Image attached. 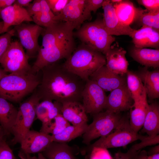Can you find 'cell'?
<instances>
[{"mask_svg": "<svg viewBox=\"0 0 159 159\" xmlns=\"http://www.w3.org/2000/svg\"><path fill=\"white\" fill-rule=\"evenodd\" d=\"M41 71L42 78L35 92L40 100H54L62 103L82 101L86 82L67 70L63 64L53 63Z\"/></svg>", "mask_w": 159, "mask_h": 159, "instance_id": "6da1fadb", "label": "cell"}, {"mask_svg": "<svg viewBox=\"0 0 159 159\" xmlns=\"http://www.w3.org/2000/svg\"><path fill=\"white\" fill-rule=\"evenodd\" d=\"M74 29L68 23L59 21L44 28L42 45L31 67L33 73H38L44 67L71 55L76 49Z\"/></svg>", "mask_w": 159, "mask_h": 159, "instance_id": "7a4b0ae2", "label": "cell"}, {"mask_svg": "<svg viewBox=\"0 0 159 159\" xmlns=\"http://www.w3.org/2000/svg\"><path fill=\"white\" fill-rule=\"evenodd\" d=\"M106 64L105 55L82 43L63 64L67 70L86 82L92 74Z\"/></svg>", "mask_w": 159, "mask_h": 159, "instance_id": "3957f363", "label": "cell"}, {"mask_svg": "<svg viewBox=\"0 0 159 159\" xmlns=\"http://www.w3.org/2000/svg\"><path fill=\"white\" fill-rule=\"evenodd\" d=\"M38 73L7 74L0 79V97L12 102H20L39 84Z\"/></svg>", "mask_w": 159, "mask_h": 159, "instance_id": "277c9868", "label": "cell"}, {"mask_svg": "<svg viewBox=\"0 0 159 159\" xmlns=\"http://www.w3.org/2000/svg\"><path fill=\"white\" fill-rule=\"evenodd\" d=\"M74 37L92 49L105 55L115 39L109 35L104 26L102 18L83 24L75 32Z\"/></svg>", "mask_w": 159, "mask_h": 159, "instance_id": "5b68a950", "label": "cell"}, {"mask_svg": "<svg viewBox=\"0 0 159 159\" xmlns=\"http://www.w3.org/2000/svg\"><path fill=\"white\" fill-rule=\"evenodd\" d=\"M108 135L100 137L91 145V148H107L124 147L136 140L140 141L147 135H140L131 128L128 117L122 116L116 128Z\"/></svg>", "mask_w": 159, "mask_h": 159, "instance_id": "8992f818", "label": "cell"}, {"mask_svg": "<svg viewBox=\"0 0 159 159\" xmlns=\"http://www.w3.org/2000/svg\"><path fill=\"white\" fill-rule=\"evenodd\" d=\"M92 122L88 125L83 135L82 143L89 145L93 140L109 134L117 127L122 116L121 113H115L108 110L93 115Z\"/></svg>", "mask_w": 159, "mask_h": 159, "instance_id": "52a82bcc", "label": "cell"}, {"mask_svg": "<svg viewBox=\"0 0 159 159\" xmlns=\"http://www.w3.org/2000/svg\"><path fill=\"white\" fill-rule=\"evenodd\" d=\"M40 100L35 92L20 106L11 132L14 136L11 140L13 144H20L26 134L30 130L36 116V107Z\"/></svg>", "mask_w": 159, "mask_h": 159, "instance_id": "ba28073f", "label": "cell"}, {"mask_svg": "<svg viewBox=\"0 0 159 159\" xmlns=\"http://www.w3.org/2000/svg\"><path fill=\"white\" fill-rule=\"evenodd\" d=\"M29 59L19 42L16 41L11 42L0 63L6 73L26 74L32 72Z\"/></svg>", "mask_w": 159, "mask_h": 159, "instance_id": "9c48e42d", "label": "cell"}, {"mask_svg": "<svg viewBox=\"0 0 159 159\" xmlns=\"http://www.w3.org/2000/svg\"><path fill=\"white\" fill-rule=\"evenodd\" d=\"M92 18L86 0H69L62 11L55 16L54 20L68 23L77 30L85 21Z\"/></svg>", "mask_w": 159, "mask_h": 159, "instance_id": "30bf717a", "label": "cell"}, {"mask_svg": "<svg viewBox=\"0 0 159 159\" xmlns=\"http://www.w3.org/2000/svg\"><path fill=\"white\" fill-rule=\"evenodd\" d=\"M82 97V104L87 114L93 115L105 109L107 96L94 81L89 79L86 82Z\"/></svg>", "mask_w": 159, "mask_h": 159, "instance_id": "8fae6325", "label": "cell"}, {"mask_svg": "<svg viewBox=\"0 0 159 159\" xmlns=\"http://www.w3.org/2000/svg\"><path fill=\"white\" fill-rule=\"evenodd\" d=\"M20 44L26 50L29 59L37 56L39 51L38 40L44 28L36 24L23 22L14 28Z\"/></svg>", "mask_w": 159, "mask_h": 159, "instance_id": "7c38bea8", "label": "cell"}, {"mask_svg": "<svg viewBox=\"0 0 159 159\" xmlns=\"http://www.w3.org/2000/svg\"><path fill=\"white\" fill-rule=\"evenodd\" d=\"M52 142L51 135L30 130L20 144L19 155L22 159H28L31 154L42 152Z\"/></svg>", "mask_w": 159, "mask_h": 159, "instance_id": "4fadbf2b", "label": "cell"}, {"mask_svg": "<svg viewBox=\"0 0 159 159\" xmlns=\"http://www.w3.org/2000/svg\"><path fill=\"white\" fill-rule=\"evenodd\" d=\"M102 7L103 10L102 21L104 27L110 35H126L132 36L135 29L125 25L119 20L113 4L110 0H105Z\"/></svg>", "mask_w": 159, "mask_h": 159, "instance_id": "5bb4252c", "label": "cell"}, {"mask_svg": "<svg viewBox=\"0 0 159 159\" xmlns=\"http://www.w3.org/2000/svg\"><path fill=\"white\" fill-rule=\"evenodd\" d=\"M134 101L126 84L110 92L107 97L105 109L115 113L129 110L132 108Z\"/></svg>", "mask_w": 159, "mask_h": 159, "instance_id": "9a60e30c", "label": "cell"}, {"mask_svg": "<svg viewBox=\"0 0 159 159\" xmlns=\"http://www.w3.org/2000/svg\"><path fill=\"white\" fill-rule=\"evenodd\" d=\"M105 92L113 90L126 84L124 76L115 74L109 69L106 65L100 68L90 77Z\"/></svg>", "mask_w": 159, "mask_h": 159, "instance_id": "2e32d148", "label": "cell"}, {"mask_svg": "<svg viewBox=\"0 0 159 159\" xmlns=\"http://www.w3.org/2000/svg\"><path fill=\"white\" fill-rule=\"evenodd\" d=\"M0 16L4 23L3 33L7 32L10 27L12 26H16L25 22L33 21L32 18L25 8L14 4L1 11Z\"/></svg>", "mask_w": 159, "mask_h": 159, "instance_id": "e0dca14e", "label": "cell"}, {"mask_svg": "<svg viewBox=\"0 0 159 159\" xmlns=\"http://www.w3.org/2000/svg\"><path fill=\"white\" fill-rule=\"evenodd\" d=\"M126 53L123 48L111 46L105 55L107 67L115 74L124 76L128 70V63L125 57Z\"/></svg>", "mask_w": 159, "mask_h": 159, "instance_id": "ac0fdd59", "label": "cell"}, {"mask_svg": "<svg viewBox=\"0 0 159 159\" xmlns=\"http://www.w3.org/2000/svg\"><path fill=\"white\" fill-rule=\"evenodd\" d=\"M131 37L137 47L159 49V31L153 28L142 26L138 30L135 29Z\"/></svg>", "mask_w": 159, "mask_h": 159, "instance_id": "d6986e66", "label": "cell"}, {"mask_svg": "<svg viewBox=\"0 0 159 159\" xmlns=\"http://www.w3.org/2000/svg\"><path fill=\"white\" fill-rule=\"evenodd\" d=\"M62 115L69 123L77 125L87 123L88 117L82 104L78 101L62 103Z\"/></svg>", "mask_w": 159, "mask_h": 159, "instance_id": "ffe728a7", "label": "cell"}, {"mask_svg": "<svg viewBox=\"0 0 159 159\" xmlns=\"http://www.w3.org/2000/svg\"><path fill=\"white\" fill-rule=\"evenodd\" d=\"M147 67L142 69L136 74L143 83L147 95L152 100L159 97V70L149 71Z\"/></svg>", "mask_w": 159, "mask_h": 159, "instance_id": "44dd1931", "label": "cell"}, {"mask_svg": "<svg viewBox=\"0 0 159 159\" xmlns=\"http://www.w3.org/2000/svg\"><path fill=\"white\" fill-rule=\"evenodd\" d=\"M18 111V109L12 104L0 97V126L6 135L11 134Z\"/></svg>", "mask_w": 159, "mask_h": 159, "instance_id": "7402d4cb", "label": "cell"}, {"mask_svg": "<svg viewBox=\"0 0 159 159\" xmlns=\"http://www.w3.org/2000/svg\"><path fill=\"white\" fill-rule=\"evenodd\" d=\"M130 54L135 60L145 67L155 68L159 67V49L139 48L134 46L131 48Z\"/></svg>", "mask_w": 159, "mask_h": 159, "instance_id": "603a6c76", "label": "cell"}, {"mask_svg": "<svg viewBox=\"0 0 159 159\" xmlns=\"http://www.w3.org/2000/svg\"><path fill=\"white\" fill-rule=\"evenodd\" d=\"M147 96L145 95L140 101L134 103L132 108L134 109L130 110V124L132 129L137 133L142 127L148 110L149 104Z\"/></svg>", "mask_w": 159, "mask_h": 159, "instance_id": "cb8c5ba5", "label": "cell"}, {"mask_svg": "<svg viewBox=\"0 0 159 159\" xmlns=\"http://www.w3.org/2000/svg\"><path fill=\"white\" fill-rule=\"evenodd\" d=\"M62 103L57 101L44 100L37 105L36 115L42 124L46 123L61 114Z\"/></svg>", "mask_w": 159, "mask_h": 159, "instance_id": "d4e9b609", "label": "cell"}, {"mask_svg": "<svg viewBox=\"0 0 159 159\" xmlns=\"http://www.w3.org/2000/svg\"><path fill=\"white\" fill-rule=\"evenodd\" d=\"M42 153L47 159H77L72 148L66 143L53 141Z\"/></svg>", "mask_w": 159, "mask_h": 159, "instance_id": "484cf974", "label": "cell"}, {"mask_svg": "<svg viewBox=\"0 0 159 159\" xmlns=\"http://www.w3.org/2000/svg\"><path fill=\"white\" fill-rule=\"evenodd\" d=\"M142 132L149 136H155L159 133V105L156 102L149 105Z\"/></svg>", "mask_w": 159, "mask_h": 159, "instance_id": "4316f807", "label": "cell"}, {"mask_svg": "<svg viewBox=\"0 0 159 159\" xmlns=\"http://www.w3.org/2000/svg\"><path fill=\"white\" fill-rule=\"evenodd\" d=\"M113 4L117 16L122 23L130 26L135 21L138 8H136L132 2L129 0H122Z\"/></svg>", "mask_w": 159, "mask_h": 159, "instance_id": "83f0119b", "label": "cell"}, {"mask_svg": "<svg viewBox=\"0 0 159 159\" xmlns=\"http://www.w3.org/2000/svg\"><path fill=\"white\" fill-rule=\"evenodd\" d=\"M88 126L87 123L77 125H70L59 133L51 135L53 141L66 143L82 135Z\"/></svg>", "mask_w": 159, "mask_h": 159, "instance_id": "f1b7e54d", "label": "cell"}, {"mask_svg": "<svg viewBox=\"0 0 159 159\" xmlns=\"http://www.w3.org/2000/svg\"><path fill=\"white\" fill-rule=\"evenodd\" d=\"M126 74L127 86L131 93L134 103L136 102L147 95L145 89L136 74L128 70Z\"/></svg>", "mask_w": 159, "mask_h": 159, "instance_id": "f546056e", "label": "cell"}, {"mask_svg": "<svg viewBox=\"0 0 159 159\" xmlns=\"http://www.w3.org/2000/svg\"><path fill=\"white\" fill-rule=\"evenodd\" d=\"M40 12L32 18L35 24L46 28L57 21L54 20L55 15L51 10L46 0H40Z\"/></svg>", "mask_w": 159, "mask_h": 159, "instance_id": "4dcf8cb0", "label": "cell"}, {"mask_svg": "<svg viewBox=\"0 0 159 159\" xmlns=\"http://www.w3.org/2000/svg\"><path fill=\"white\" fill-rule=\"evenodd\" d=\"M70 125L69 123L60 114L49 122L42 124L40 131L54 135L59 133Z\"/></svg>", "mask_w": 159, "mask_h": 159, "instance_id": "1f68e13d", "label": "cell"}, {"mask_svg": "<svg viewBox=\"0 0 159 159\" xmlns=\"http://www.w3.org/2000/svg\"><path fill=\"white\" fill-rule=\"evenodd\" d=\"M135 21L142 26H148L159 31V11L151 12L138 8V16Z\"/></svg>", "mask_w": 159, "mask_h": 159, "instance_id": "d6a6232c", "label": "cell"}, {"mask_svg": "<svg viewBox=\"0 0 159 159\" xmlns=\"http://www.w3.org/2000/svg\"><path fill=\"white\" fill-rule=\"evenodd\" d=\"M15 32L14 28L0 36V61L9 47Z\"/></svg>", "mask_w": 159, "mask_h": 159, "instance_id": "836d02e7", "label": "cell"}, {"mask_svg": "<svg viewBox=\"0 0 159 159\" xmlns=\"http://www.w3.org/2000/svg\"><path fill=\"white\" fill-rule=\"evenodd\" d=\"M159 143V135L155 136H149L147 135L145 139L137 144L132 145L130 148L136 150L138 151L148 146L156 145Z\"/></svg>", "mask_w": 159, "mask_h": 159, "instance_id": "e575fe53", "label": "cell"}, {"mask_svg": "<svg viewBox=\"0 0 159 159\" xmlns=\"http://www.w3.org/2000/svg\"><path fill=\"white\" fill-rule=\"evenodd\" d=\"M69 0H46L51 10L55 15L59 14Z\"/></svg>", "mask_w": 159, "mask_h": 159, "instance_id": "d590c367", "label": "cell"}, {"mask_svg": "<svg viewBox=\"0 0 159 159\" xmlns=\"http://www.w3.org/2000/svg\"><path fill=\"white\" fill-rule=\"evenodd\" d=\"M0 159H16L4 138L0 141Z\"/></svg>", "mask_w": 159, "mask_h": 159, "instance_id": "8d00e7d4", "label": "cell"}, {"mask_svg": "<svg viewBox=\"0 0 159 159\" xmlns=\"http://www.w3.org/2000/svg\"><path fill=\"white\" fill-rule=\"evenodd\" d=\"M137 1L139 4L144 6L149 11H159V0H137Z\"/></svg>", "mask_w": 159, "mask_h": 159, "instance_id": "74e56055", "label": "cell"}, {"mask_svg": "<svg viewBox=\"0 0 159 159\" xmlns=\"http://www.w3.org/2000/svg\"><path fill=\"white\" fill-rule=\"evenodd\" d=\"M140 150L136 151L130 148L126 153L119 150L115 153L113 159H135Z\"/></svg>", "mask_w": 159, "mask_h": 159, "instance_id": "f35d334b", "label": "cell"}, {"mask_svg": "<svg viewBox=\"0 0 159 159\" xmlns=\"http://www.w3.org/2000/svg\"><path fill=\"white\" fill-rule=\"evenodd\" d=\"M27 13L32 17L39 13L41 9L40 0H34L25 8Z\"/></svg>", "mask_w": 159, "mask_h": 159, "instance_id": "ab89813d", "label": "cell"}, {"mask_svg": "<svg viewBox=\"0 0 159 159\" xmlns=\"http://www.w3.org/2000/svg\"><path fill=\"white\" fill-rule=\"evenodd\" d=\"M87 7L91 12L95 13L100 8L102 7L105 0H86Z\"/></svg>", "mask_w": 159, "mask_h": 159, "instance_id": "60d3db41", "label": "cell"}, {"mask_svg": "<svg viewBox=\"0 0 159 159\" xmlns=\"http://www.w3.org/2000/svg\"><path fill=\"white\" fill-rule=\"evenodd\" d=\"M135 159H159V153L148 155L145 150H140Z\"/></svg>", "mask_w": 159, "mask_h": 159, "instance_id": "b9f144b4", "label": "cell"}, {"mask_svg": "<svg viewBox=\"0 0 159 159\" xmlns=\"http://www.w3.org/2000/svg\"><path fill=\"white\" fill-rule=\"evenodd\" d=\"M16 0H0V12L6 8L13 4Z\"/></svg>", "mask_w": 159, "mask_h": 159, "instance_id": "7bdbcfd3", "label": "cell"}, {"mask_svg": "<svg viewBox=\"0 0 159 159\" xmlns=\"http://www.w3.org/2000/svg\"><path fill=\"white\" fill-rule=\"evenodd\" d=\"M33 1L32 0H16L14 4L21 7H26Z\"/></svg>", "mask_w": 159, "mask_h": 159, "instance_id": "ee69618b", "label": "cell"}, {"mask_svg": "<svg viewBox=\"0 0 159 159\" xmlns=\"http://www.w3.org/2000/svg\"><path fill=\"white\" fill-rule=\"evenodd\" d=\"M148 155H151L159 153V145H157L151 148L147 152Z\"/></svg>", "mask_w": 159, "mask_h": 159, "instance_id": "f6af8a7d", "label": "cell"}, {"mask_svg": "<svg viewBox=\"0 0 159 159\" xmlns=\"http://www.w3.org/2000/svg\"><path fill=\"white\" fill-rule=\"evenodd\" d=\"M7 74L3 69L0 68V79Z\"/></svg>", "mask_w": 159, "mask_h": 159, "instance_id": "bcb514c9", "label": "cell"}, {"mask_svg": "<svg viewBox=\"0 0 159 159\" xmlns=\"http://www.w3.org/2000/svg\"><path fill=\"white\" fill-rule=\"evenodd\" d=\"M4 132L2 128L0 126V140L3 138L4 136L5 135Z\"/></svg>", "mask_w": 159, "mask_h": 159, "instance_id": "7dc6e473", "label": "cell"}, {"mask_svg": "<svg viewBox=\"0 0 159 159\" xmlns=\"http://www.w3.org/2000/svg\"><path fill=\"white\" fill-rule=\"evenodd\" d=\"M37 159H47L44 157L42 153H40L38 154V156Z\"/></svg>", "mask_w": 159, "mask_h": 159, "instance_id": "c3c4849f", "label": "cell"}, {"mask_svg": "<svg viewBox=\"0 0 159 159\" xmlns=\"http://www.w3.org/2000/svg\"><path fill=\"white\" fill-rule=\"evenodd\" d=\"M4 26V23L2 21H0V34L3 33L2 30Z\"/></svg>", "mask_w": 159, "mask_h": 159, "instance_id": "681fc988", "label": "cell"}, {"mask_svg": "<svg viewBox=\"0 0 159 159\" xmlns=\"http://www.w3.org/2000/svg\"><path fill=\"white\" fill-rule=\"evenodd\" d=\"M122 0H110V1L112 4H116L120 3L122 1Z\"/></svg>", "mask_w": 159, "mask_h": 159, "instance_id": "f907efd6", "label": "cell"}, {"mask_svg": "<svg viewBox=\"0 0 159 159\" xmlns=\"http://www.w3.org/2000/svg\"><path fill=\"white\" fill-rule=\"evenodd\" d=\"M28 159H37V158L35 156L33 157L30 156Z\"/></svg>", "mask_w": 159, "mask_h": 159, "instance_id": "816d5d0a", "label": "cell"}, {"mask_svg": "<svg viewBox=\"0 0 159 159\" xmlns=\"http://www.w3.org/2000/svg\"><path fill=\"white\" fill-rule=\"evenodd\" d=\"M89 155H87L85 156V159H89Z\"/></svg>", "mask_w": 159, "mask_h": 159, "instance_id": "f5cc1de1", "label": "cell"}, {"mask_svg": "<svg viewBox=\"0 0 159 159\" xmlns=\"http://www.w3.org/2000/svg\"></svg>", "mask_w": 159, "mask_h": 159, "instance_id": "db71d44e", "label": "cell"}]
</instances>
